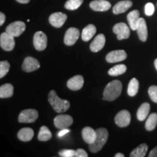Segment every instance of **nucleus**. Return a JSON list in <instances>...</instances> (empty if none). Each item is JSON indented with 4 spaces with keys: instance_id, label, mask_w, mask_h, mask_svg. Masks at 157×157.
I'll list each match as a JSON object with an SVG mask.
<instances>
[{
    "instance_id": "36",
    "label": "nucleus",
    "mask_w": 157,
    "mask_h": 157,
    "mask_svg": "<svg viewBox=\"0 0 157 157\" xmlns=\"http://www.w3.org/2000/svg\"><path fill=\"white\" fill-rule=\"evenodd\" d=\"M75 156L76 157H87L88 154L82 148H78L75 151Z\"/></svg>"
},
{
    "instance_id": "34",
    "label": "nucleus",
    "mask_w": 157,
    "mask_h": 157,
    "mask_svg": "<svg viewBox=\"0 0 157 157\" xmlns=\"http://www.w3.org/2000/svg\"><path fill=\"white\" fill-rule=\"evenodd\" d=\"M58 154L62 157H74L75 156V151L72 149H63L59 151Z\"/></svg>"
},
{
    "instance_id": "15",
    "label": "nucleus",
    "mask_w": 157,
    "mask_h": 157,
    "mask_svg": "<svg viewBox=\"0 0 157 157\" xmlns=\"http://www.w3.org/2000/svg\"><path fill=\"white\" fill-rule=\"evenodd\" d=\"M90 7L94 11L105 12L111 8V5L106 0H95L90 3Z\"/></svg>"
},
{
    "instance_id": "12",
    "label": "nucleus",
    "mask_w": 157,
    "mask_h": 157,
    "mask_svg": "<svg viewBox=\"0 0 157 157\" xmlns=\"http://www.w3.org/2000/svg\"><path fill=\"white\" fill-rule=\"evenodd\" d=\"M127 55L124 50H118L110 52L105 57V60L108 63H118L123 61L127 58Z\"/></svg>"
},
{
    "instance_id": "2",
    "label": "nucleus",
    "mask_w": 157,
    "mask_h": 157,
    "mask_svg": "<svg viewBox=\"0 0 157 157\" xmlns=\"http://www.w3.org/2000/svg\"><path fill=\"white\" fill-rule=\"evenodd\" d=\"M48 101L53 109L57 113H63L70 108V103L68 101L60 99L57 95L55 90H51L48 95Z\"/></svg>"
},
{
    "instance_id": "38",
    "label": "nucleus",
    "mask_w": 157,
    "mask_h": 157,
    "mask_svg": "<svg viewBox=\"0 0 157 157\" xmlns=\"http://www.w3.org/2000/svg\"><path fill=\"white\" fill-rule=\"evenodd\" d=\"M149 157H157V146L155 147L151 151V152L148 154Z\"/></svg>"
},
{
    "instance_id": "19",
    "label": "nucleus",
    "mask_w": 157,
    "mask_h": 157,
    "mask_svg": "<svg viewBox=\"0 0 157 157\" xmlns=\"http://www.w3.org/2000/svg\"><path fill=\"white\" fill-rule=\"evenodd\" d=\"M82 136L84 142L88 144H91L95 140L97 133H96V130H94L92 127H86L82 129Z\"/></svg>"
},
{
    "instance_id": "16",
    "label": "nucleus",
    "mask_w": 157,
    "mask_h": 157,
    "mask_svg": "<svg viewBox=\"0 0 157 157\" xmlns=\"http://www.w3.org/2000/svg\"><path fill=\"white\" fill-rule=\"evenodd\" d=\"M136 31L141 42H146L148 38V28L146 21L143 17H140L139 19Z\"/></svg>"
},
{
    "instance_id": "26",
    "label": "nucleus",
    "mask_w": 157,
    "mask_h": 157,
    "mask_svg": "<svg viewBox=\"0 0 157 157\" xmlns=\"http://www.w3.org/2000/svg\"><path fill=\"white\" fill-rule=\"evenodd\" d=\"M148 146L146 143H142L140 146L135 148L129 154L130 157H144L148 151Z\"/></svg>"
},
{
    "instance_id": "18",
    "label": "nucleus",
    "mask_w": 157,
    "mask_h": 157,
    "mask_svg": "<svg viewBox=\"0 0 157 157\" xmlns=\"http://www.w3.org/2000/svg\"><path fill=\"white\" fill-rule=\"evenodd\" d=\"M84 85V78L81 75H76L71 78L67 82V87L71 90H79Z\"/></svg>"
},
{
    "instance_id": "3",
    "label": "nucleus",
    "mask_w": 157,
    "mask_h": 157,
    "mask_svg": "<svg viewBox=\"0 0 157 157\" xmlns=\"http://www.w3.org/2000/svg\"><path fill=\"white\" fill-rule=\"evenodd\" d=\"M97 136L93 143L89 144L90 151L92 153H97L103 148L109 138V132L105 128H99L96 130Z\"/></svg>"
},
{
    "instance_id": "8",
    "label": "nucleus",
    "mask_w": 157,
    "mask_h": 157,
    "mask_svg": "<svg viewBox=\"0 0 157 157\" xmlns=\"http://www.w3.org/2000/svg\"><path fill=\"white\" fill-rule=\"evenodd\" d=\"M15 37L11 36L8 33H2L0 36V46L5 51H12L15 46Z\"/></svg>"
},
{
    "instance_id": "1",
    "label": "nucleus",
    "mask_w": 157,
    "mask_h": 157,
    "mask_svg": "<svg viewBox=\"0 0 157 157\" xmlns=\"http://www.w3.org/2000/svg\"><path fill=\"white\" fill-rule=\"evenodd\" d=\"M122 84L119 80H113L109 83L103 92V99L108 101H115L121 95Z\"/></svg>"
},
{
    "instance_id": "9",
    "label": "nucleus",
    "mask_w": 157,
    "mask_h": 157,
    "mask_svg": "<svg viewBox=\"0 0 157 157\" xmlns=\"http://www.w3.org/2000/svg\"><path fill=\"white\" fill-rule=\"evenodd\" d=\"M34 46L38 51L44 50L48 45V37L42 31H37L34 36Z\"/></svg>"
},
{
    "instance_id": "13",
    "label": "nucleus",
    "mask_w": 157,
    "mask_h": 157,
    "mask_svg": "<svg viewBox=\"0 0 157 157\" xmlns=\"http://www.w3.org/2000/svg\"><path fill=\"white\" fill-rule=\"evenodd\" d=\"M40 68V63L36 58L27 57L24 59L22 65V69L25 72L34 71Z\"/></svg>"
},
{
    "instance_id": "31",
    "label": "nucleus",
    "mask_w": 157,
    "mask_h": 157,
    "mask_svg": "<svg viewBox=\"0 0 157 157\" xmlns=\"http://www.w3.org/2000/svg\"><path fill=\"white\" fill-rule=\"evenodd\" d=\"M83 1L84 0H68L65 3V8L69 10H76L82 5Z\"/></svg>"
},
{
    "instance_id": "11",
    "label": "nucleus",
    "mask_w": 157,
    "mask_h": 157,
    "mask_svg": "<svg viewBox=\"0 0 157 157\" xmlns=\"http://www.w3.org/2000/svg\"><path fill=\"white\" fill-rule=\"evenodd\" d=\"M79 37V31L78 29L69 28L66 31L64 36V43L67 46H72L76 42Z\"/></svg>"
},
{
    "instance_id": "17",
    "label": "nucleus",
    "mask_w": 157,
    "mask_h": 157,
    "mask_svg": "<svg viewBox=\"0 0 157 157\" xmlns=\"http://www.w3.org/2000/svg\"><path fill=\"white\" fill-rule=\"evenodd\" d=\"M105 44V37L103 34H98L90 44V48L92 52H97L104 48Z\"/></svg>"
},
{
    "instance_id": "6",
    "label": "nucleus",
    "mask_w": 157,
    "mask_h": 157,
    "mask_svg": "<svg viewBox=\"0 0 157 157\" xmlns=\"http://www.w3.org/2000/svg\"><path fill=\"white\" fill-rule=\"evenodd\" d=\"M74 122V119L71 116L66 114L58 115L54 119V124L59 129H67Z\"/></svg>"
},
{
    "instance_id": "32",
    "label": "nucleus",
    "mask_w": 157,
    "mask_h": 157,
    "mask_svg": "<svg viewBox=\"0 0 157 157\" xmlns=\"http://www.w3.org/2000/svg\"><path fill=\"white\" fill-rule=\"evenodd\" d=\"M10 65L7 60L0 61V78H3L9 72Z\"/></svg>"
},
{
    "instance_id": "22",
    "label": "nucleus",
    "mask_w": 157,
    "mask_h": 157,
    "mask_svg": "<svg viewBox=\"0 0 157 157\" xmlns=\"http://www.w3.org/2000/svg\"><path fill=\"white\" fill-rule=\"evenodd\" d=\"M34 132L32 129L29 128V127H25L20 129L17 132V137L20 140L23 142H28L30 141L34 137Z\"/></svg>"
},
{
    "instance_id": "40",
    "label": "nucleus",
    "mask_w": 157,
    "mask_h": 157,
    "mask_svg": "<svg viewBox=\"0 0 157 157\" xmlns=\"http://www.w3.org/2000/svg\"><path fill=\"white\" fill-rule=\"evenodd\" d=\"M17 2L21 3V4H27L30 2V0H16Z\"/></svg>"
},
{
    "instance_id": "33",
    "label": "nucleus",
    "mask_w": 157,
    "mask_h": 157,
    "mask_svg": "<svg viewBox=\"0 0 157 157\" xmlns=\"http://www.w3.org/2000/svg\"><path fill=\"white\" fill-rule=\"evenodd\" d=\"M148 95L151 101L157 103V86L152 85L148 88Z\"/></svg>"
},
{
    "instance_id": "14",
    "label": "nucleus",
    "mask_w": 157,
    "mask_h": 157,
    "mask_svg": "<svg viewBox=\"0 0 157 157\" xmlns=\"http://www.w3.org/2000/svg\"><path fill=\"white\" fill-rule=\"evenodd\" d=\"M66 20H67V15L63 13H52L49 17L50 24L56 28H60L63 26Z\"/></svg>"
},
{
    "instance_id": "25",
    "label": "nucleus",
    "mask_w": 157,
    "mask_h": 157,
    "mask_svg": "<svg viewBox=\"0 0 157 157\" xmlns=\"http://www.w3.org/2000/svg\"><path fill=\"white\" fill-rule=\"evenodd\" d=\"M14 87L11 84H5L0 86V98H11L13 95Z\"/></svg>"
},
{
    "instance_id": "29",
    "label": "nucleus",
    "mask_w": 157,
    "mask_h": 157,
    "mask_svg": "<svg viewBox=\"0 0 157 157\" xmlns=\"http://www.w3.org/2000/svg\"><path fill=\"white\" fill-rule=\"evenodd\" d=\"M52 138V133L46 126H42L40 128L38 134V140L42 142L48 141Z\"/></svg>"
},
{
    "instance_id": "39",
    "label": "nucleus",
    "mask_w": 157,
    "mask_h": 157,
    "mask_svg": "<svg viewBox=\"0 0 157 157\" xmlns=\"http://www.w3.org/2000/svg\"><path fill=\"white\" fill-rule=\"evenodd\" d=\"M5 19H6L5 15L3 13H1V12H0V26H2V25L5 23Z\"/></svg>"
},
{
    "instance_id": "35",
    "label": "nucleus",
    "mask_w": 157,
    "mask_h": 157,
    "mask_svg": "<svg viewBox=\"0 0 157 157\" xmlns=\"http://www.w3.org/2000/svg\"><path fill=\"white\" fill-rule=\"evenodd\" d=\"M155 7L153 3L148 2L147 3L146 6H145V13L148 16H151V15L154 13Z\"/></svg>"
},
{
    "instance_id": "5",
    "label": "nucleus",
    "mask_w": 157,
    "mask_h": 157,
    "mask_svg": "<svg viewBox=\"0 0 157 157\" xmlns=\"http://www.w3.org/2000/svg\"><path fill=\"white\" fill-rule=\"evenodd\" d=\"M25 30V24L22 21H15L7 25L6 28V32L14 37L21 36Z\"/></svg>"
},
{
    "instance_id": "7",
    "label": "nucleus",
    "mask_w": 157,
    "mask_h": 157,
    "mask_svg": "<svg viewBox=\"0 0 157 157\" xmlns=\"http://www.w3.org/2000/svg\"><path fill=\"white\" fill-rule=\"evenodd\" d=\"M113 31L115 34H117L119 40L128 39L130 36V30L129 26L124 23H119L114 25L113 27Z\"/></svg>"
},
{
    "instance_id": "4",
    "label": "nucleus",
    "mask_w": 157,
    "mask_h": 157,
    "mask_svg": "<svg viewBox=\"0 0 157 157\" xmlns=\"http://www.w3.org/2000/svg\"><path fill=\"white\" fill-rule=\"evenodd\" d=\"M38 111L35 109H25L20 113L18 121L20 123H33L38 119Z\"/></svg>"
},
{
    "instance_id": "10",
    "label": "nucleus",
    "mask_w": 157,
    "mask_h": 157,
    "mask_svg": "<svg viewBox=\"0 0 157 157\" xmlns=\"http://www.w3.org/2000/svg\"><path fill=\"white\" fill-rule=\"evenodd\" d=\"M115 123L119 127H126L130 124L131 115L127 110L119 111L115 117Z\"/></svg>"
},
{
    "instance_id": "23",
    "label": "nucleus",
    "mask_w": 157,
    "mask_h": 157,
    "mask_svg": "<svg viewBox=\"0 0 157 157\" xmlns=\"http://www.w3.org/2000/svg\"><path fill=\"white\" fill-rule=\"evenodd\" d=\"M96 27L93 24H89L83 29L82 33V39L84 42H88L93 38L96 33Z\"/></svg>"
},
{
    "instance_id": "20",
    "label": "nucleus",
    "mask_w": 157,
    "mask_h": 157,
    "mask_svg": "<svg viewBox=\"0 0 157 157\" xmlns=\"http://www.w3.org/2000/svg\"><path fill=\"white\" fill-rule=\"evenodd\" d=\"M132 6V2L130 0H124L119 2L113 7V13L115 15H119L125 13Z\"/></svg>"
},
{
    "instance_id": "30",
    "label": "nucleus",
    "mask_w": 157,
    "mask_h": 157,
    "mask_svg": "<svg viewBox=\"0 0 157 157\" xmlns=\"http://www.w3.org/2000/svg\"><path fill=\"white\" fill-rule=\"evenodd\" d=\"M127 71V67L124 64H119L117 65V66H113L111 69L109 71V74L110 76H117L121 74H124Z\"/></svg>"
},
{
    "instance_id": "41",
    "label": "nucleus",
    "mask_w": 157,
    "mask_h": 157,
    "mask_svg": "<svg viewBox=\"0 0 157 157\" xmlns=\"http://www.w3.org/2000/svg\"><path fill=\"white\" fill-rule=\"evenodd\" d=\"M115 157H124V155L121 153H117L115 154Z\"/></svg>"
},
{
    "instance_id": "37",
    "label": "nucleus",
    "mask_w": 157,
    "mask_h": 157,
    "mask_svg": "<svg viewBox=\"0 0 157 157\" xmlns=\"http://www.w3.org/2000/svg\"><path fill=\"white\" fill-rule=\"evenodd\" d=\"M60 130H61V131H60V132H59L58 133V137H63L64 135L67 134V133L69 132V131H70L69 129H68V128H67V129H60Z\"/></svg>"
},
{
    "instance_id": "42",
    "label": "nucleus",
    "mask_w": 157,
    "mask_h": 157,
    "mask_svg": "<svg viewBox=\"0 0 157 157\" xmlns=\"http://www.w3.org/2000/svg\"><path fill=\"white\" fill-rule=\"evenodd\" d=\"M154 66H155V68H156V69L157 71V58L154 60Z\"/></svg>"
},
{
    "instance_id": "27",
    "label": "nucleus",
    "mask_w": 157,
    "mask_h": 157,
    "mask_svg": "<svg viewBox=\"0 0 157 157\" xmlns=\"http://www.w3.org/2000/svg\"><path fill=\"white\" fill-rule=\"evenodd\" d=\"M139 90V82L136 78H132L129 82L127 88V94L130 97H134L137 95Z\"/></svg>"
},
{
    "instance_id": "28",
    "label": "nucleus",
    "mask_w": 157,
    "mask_h": 157,
    "mask_svg": "<svg viewBox=\"0 0 157 157\" xmlns=\"http://www.w3.org/2000/svg\"><path fill=\"white\" fill-rule=\"evenodd\" d=\"M156 125H157V113H151V114L148 117L146 124H145L146 129L148 131H152L156 128Z\"/></svg>"
},
{
    "instance_id": "21",
    "label": "nucleus",
    "mask_w": 157,
    "mask_h": 157,
    "mask_svg": "<svg viewBox=\"0 0 157 157\" xmlns=\"http://www.w3.org/2000/svg\"><path fill=\"white\" fill-rule=\"evenodd\" d=\"M127 21H128L129 28L133 31H136L139 19H140V13L137 10H135L127 15Z\"/></svg>"
},
{
    "instance_id": "24",
    "label": "nucleus",
    "mask_w": 157,
    "mask_h": 157,
    "mask_svg": "<svg viewBox=\"0 0 157 157\" xmlns=\"http://www.w3.org/2000/svg\"><path fill=\"white\" fill-rule=\"evenodd\" d=\"M150 104L148 103H144L139 107L138 110L137 111V118L139 121H142L148 117L150 112Z\"/></svg>"
}]
</instances>
